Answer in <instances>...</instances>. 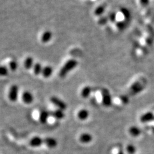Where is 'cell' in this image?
<instances>
[{"label": "cell", "mask_w": 154, "mask_h": 154, "mask_svg": "<svg viewBox=\"0 0 154 154\" xmlns=\"http://www.w3.org/2000/svg\"><path fill=\"white\" fill-rule=\"evenodd\" d=\"M78 65V62L77 60L71 59L67 61L66 63L62 67L60 72L59 75L61 78L66 77L67 74L70 72H71L72 69L75 68Z\"/></svg>", "instance_id": "1"}, {"label": "cell", "mask_w": 154, "mask_h": 154, "mask_svg": "<svg viewBox=\"0 0 154 154\" xmlns=\"http://www.w3.org/2000/svg\"><path fill=\"white\" fill-rule=\"evenodd\" d=\"M146 82L142 79L140 81H137L134 83L128 90V94L130 95H135L140 93L145 88Z\"/></svg>", "instance_id": "2"}, {"label": "cell", "mask_w": 154, "mask_h": 154, "mask_svg": "<svg viewBox=\"0 0 154 154\" xmlns=\"http://www.w3.org/2000/svg\"><path fill=\"white\" fill-rule=\"evenodd\" d=\"M102 96V103L105 107H110L112 105V98L110 91L107 88H103L101 91Z\"/></svg>", "instance_id": "3"}, {"label": "cell", "mask_w": 154, "mask_h": 154, "mask_svg": "<svg viewBox=\"0 0 154 154\" xmlns=\"http://www.w3.org/2000/svg\"><path fill=\"white\" fill-rule=\"evenodd\" d=\"M50 100L51 103L56 106L58 109H61L64 111L66 110L67 107V106L66 103L57 97H55V96L51 97L50 99Z\"/></svg>", "instance_id": "4"}, {"label": "cell", "mask_w": 154, "mask_h": 154, "mask_svg": "<svg viewBox=\"0 0 154 154\" xmlns=\"http://www.w3.org/2000/svg\"><path fill=\"white\" fill-rule=\"evenodd\" d=\"M18 91L19 88L17 85H12L10 88L9 93H8V97L10 100L11 102H16L18 99Z\"/></svg>", "instance_id": "5"}, {"label": "cell", "mask_w": 154, "mask_h": 154, "mask_svg": "<svg viewBox=\"0 0 154 154\" xmlns=\"http://www.w3.org/2000/svg\"><path fill=\"white\" fill-rule=\"evenodd\" d=\"M22 99L23 102L26 104H30L34 100L33 94L29 91H24L22 95Z\"/></svg>", "instance_id": "6"}, {"label": "cell", "mask_w": 154, "mask_h": 154, "mask_svg": "<svg viewBox=\"0 0 154 154\" xmlns=\"http://www.w3.org/2000/svg\"><path fill=\"white\" fill-rule=\"evenodd\" d=\"M44 142L47 147L50 149H54L57 147L58 142L55 138L52 137H47L44 140Z\"/></svg>", "instance_id": "7"}, {"label": "cell", "mask_w": 154, "mask_h": 154, "mask_svg": "<svg viewBox=\"0 0 154 154\" xmlns=\"http://www.w3.org/2000/svg\"><path fill=\"white\" fill-rule=\"evenodd\" d=\"M44 142V140L39 137H34L30 141V145L33 147H38L41 146Z\"/></svg>", "instance_id": "8"}, {"label": "cell", "mask_w": 154, "mask_h": 154, "mask_svg": "<svg viewBox=\"0 0 154 154\" xmlns=\"http://www.w3.org/2000/svg\"><path fill=\"white\" fill-rule=\"evenodd\" d=\"M50 114L49 112L46 110H42L41 111L39 116V120L41 123L45 124L48 122Z\"/></svg>", "instance_id": "9"}, {"label": "cell", "mask_w": 154, "mask_h": 154, "mask_svg": "<svg viewBox=\"0 0 154 154\" xmlns=\"http://www.w3.org/2000/svg\"><path fill=\"white\" fill-rule=\"evenodd\" d=\"M154 120V114L151 112H148L143 114L140 117V121L143 123H146L152 121Z\"/></svg>", "instance_id": "10"}, {"label": "cell", "mask_w": 154, "mask_h": 154, "mask_svg": "<svg viewBox=\"0 0 154 154\" xmlns=\"http://www.w3.org/2000/svg\"><path fill=\"white\" fill-rule=\"evenodd\" d=\"M51 116H52L53 117H54L55 119H63L65 114L63 112V110H61V109H57V110H54L51 112Z\"/></svg>", "instance_id": "11"}, {"label": "cell", "mask_w": 154, "mask_h": 154, "mask_svg": "<svg viewBox=\"0 0 154 154\" xmlns=\"http://www.w3.org/2000/svg\"><path fill=\"white\" fill-rule=\"evenodd\" d=\"M92 139V136L88 133H83L79 137V140L83 143H90Z\"/></svg>", "instance_id": "12"}, {"label": "cell", "mask_w": 154, "mask_h": 154, "mask_svg": "<svg viewBox=\"0 0 154 154\" xmlns=\"http://www.w3.org/2000/svg\"><path fill=\"white\" fill-rule=\"evenodd\" d=\"M89 112L86 109H82L78 113V117L81 121H85L88 118Z\"/></svg>", "instance_id": "13"}, {"label": "cell", "mask_w": 154, "mask_h": 154, "mask_svg": "<svg viewBox=\"0 0 154 154\" xmlns=\"http://www.w3.org/2000/svg\"><path fill=\"white\" fill-rule=\"evenodd\" d=\"M53 72V70L51 66H45L42 69V74L45 78H49L52 75Z\"/></svg>", "instance_id": "14"}, {"label": "cell", "mask_w": 154, "mask_h": 154, "mask_svg": "<svg viewBox=\"0 0 154 154\" xmlns=\"http://www.w3.org/2000/svg\"><path fill=\"white\" fill-rule=\"evenodd\" d=\"M52 38V33L49 30L45 31L41 37V41L44 43H47Z\"/></svg>", "instance_id": "15"}, {"label": "cell", "mask_w": 154, "mask_h": 154, "mask_svg": "<svg viewBox=\"0 0 154 154\" xmlns=\"http://www.w3.org/2000/svg\"><path fill=\"white\" fill-rule=\"evenodd\" d=\"M129 132L132 137H137L140 135L141 130L139 128L136 126L131 127L129 129Z\"/></svg>", "instance_id": "16"}, {"label": "cell", "mask_w": 154, "mask_h": 154, "mask_svg": "<svg viewBox=\"0 0 154 154\" xmlns=\"http://www.w3.org/2000/svg\"><path fill=\"white\" fill-rule=\"evenodd\" d=\"M91 88L90 86H85L81 91V96L83 98H88L91 93Z\"/></svg>", "instance_id": "17"}, {"label": "cell", "mask_w": 154, "mask_h": 154, "mask_svg": "<svg viewBox=\"0 0 154 154\" xmlns=\"http://www.w3.org/2000/svg\"><path fill=\"white\" fill-rule=\"evenodd\" d=\"M105 8H106V6L103 5H101L99 6L98 7H97L94 11V13H95V16H102L103 14V13L105 12Z\"/></svg>", "instance_id": "18"}, {"label": "cell", "mask_w": 154, "mask_h": 154, "mask_svg": "<svg viewBox=\"0 0 154 154\" xmlns=\"http://www.w3.org/2000/svg\"><path fill=\"white\" fill-rule=\"evenodd\" d=\"M121 11L122 14H123V16L125 19V21H127L128 20H130V18H131V13L127 9L125 8H122L121 9Z\"/></svg>", "instance_id": "19"}, {"label": "cell", "mask_w": 154, "mask_h": 154, "mask_svg": "<svg viewBox=\"0 0 154 154\" xmlns=\"http://www.w3.org/2000/svg\"><path fill=\"white\" fill-rule=\"evenodd\" d=\"M33 58L32 57H28L25 61L24 62V66L27 69H30L32 67V66L33 65Z\"/></svg>", "instance_id": "20"}, {"label": "cell", "mask_w": 154, "mask_h": 154, "mask_svg": "<svg viewBox=\"0 0 154 154\" xmlns=\"http://www.w3.org/2000/svg\"><path fill=\"white\" fill-rule=\"evenodd\" d=\"M42 69H43V68H42V65H41V64L39 63H36L34 65V69H33L34 74H35V75H37L40 74L41 73H42Z\"/></svg>", "instance_id": "21"}, {"label": "cell", "mask_w": 154, "mask_h": 154, "mask_svg": "<svg viewBox=\"0 0 154 154\" xmlns=\"http://www.w3.org/2000/svg\"><path fill=\"white\" fill-rule=\"evenodd\" d=\"M116 27L118 28V29L123 30L126 28L127 23L126 21H120L116 22Z\"/></svg>", "instance_id": "22"}, {"label": "cell", "mask_w": 154, "mask_h": 154, "mask_svg": "<svg viewBox=\"0 0 154 154\" xmlns=\"http://www.w3.org/2000/svg\"><path fill=\"white\" fill-rule=\"evenodd\" d=\"M9 66L12 72H15L18 68V63L16 61L13 60L9 62Z\"/></svg>", "instance_id": "23"}, {"label": "cell", "mask_w": 154, "mask_h": 154, "mask_svg": "<svg viewBox=\"0 0 154 154\" xmlns=\"http://www.w3.org/2000/svg\"><path fill=\"white\" fill-rule=\"evenodd\" d=\"M9 73L8 69L4 66H0V76H6Z\"/></svg>", "instance_id": "24"}, {"label": "cell", "mask_w": 154, "mask_h": 154, "mask_svg": "<svg viewBox=\"0 0 154 154\" xmlns=\"http://www.w3.org/2000/svg\"><path fill=\"white\" fill-rule=\"evenodd\" d=\"M127 152L128 154H134L136 152V148L132 144H128L127 146Z\"/></svg>", "instance_id": "25"}, {"label": "cell", "mask_w": 154, "mask_h": 154, "mask_svg": "<svg viewBox=\"0 0 154 154\" xmlns=\"http://www.w3.org/2000/svg\"><path fill=\"white\" fill-rule=\"evenodd\" d=\"M108 17L103 16L100 17L98 20V23L100 25H105L109 21Z\"/></svg>", "instance_id": "26"}, {"label": "cell", "mask_w": 154, "mask_h": 154, "mask_svg": "<svg viewBox=\"0 0 154 154\" xmlns=\"http://www.w3.org/2000/svg\"><path fill=\"white\" fill-rule=\"evenodd\" d=\"M109 20L111 21L112 22H116V13L114 12H112L109 14Z\"/></svg>", "instance_id": "27"}, {"label": "cell", "mask_w": 154, "mask_h": 154, "mask_svg": "<svg viewBox=\"0 0 154 154\" xmlns=\"http://www.w3.org/2000/svg\"><path fill=\"white\" fill-rule=\"evenodd\" d=\"M120 99L123 104H127L129 102V98L127 95H122L120 97Z\"/></svg>", "instance_id": "28"}, {"label": "cell", "mask_w": 154, "mask_h": 154, "mask_svg": "<svg viewBox=\"0 0 154 154\" xmlns=\"http://www.w3.org/2000/svg\"><path fill=\"white\" fill-rule=\"evenodd\" d=\"M140 2L142 6L146 7L149 5V0H140Z\"/></svg>", "instance_id": "29"}, {"label": "cell", "mask_w": 154, "mask_h": 154, "mask_svg": "<svg viewBox=\"0 0 154 154\" xmlns=\"http://www.w3.org/2000/svg\"><path fill=\"white\" fill-rule=\"evenodd\" d=\"M117 154H125V153H124L122 149H120L119 150V152H118V153Z\"/></svg>", "instance_id": "30"}, {"label": "cell", "mask_w": 154, "mask_h": 154, "mask_svg": "<svg viewBox=\"0 0 154 154\" xmlns=\"http://www.w3.org/2000/svg\"><path fill=\"white\" fill-rule=\"evenodd\" d=\"M151 130H152V131L154 134V126L151 127Z\"/></svg>", "instance_id": "31"}]
</instances>
